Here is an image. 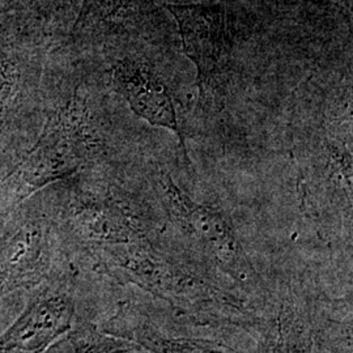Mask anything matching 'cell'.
I'll return each mask as SVG.
<instances>
[{"label": "cell", "mask_w": 353, "mask_h": 353, "mask_svg": "<svg viewBox=\"0 0 353 353\" xmlns=\"http://www.w3.org/2000/svg\"><path fill=\"white\" fill-rule=\"evenodd\" d=\"M165 212L192 249V261L229 290L261 310L270 284L255 270L232 220L220 210L195 202L172 176L159 178Z\"/></svg>", "instance_id": "6da1fadb"}, {"label": "cell", "mask_w": 353, "mask_h": 353, "mask_svg": "<svg viewBox=\"0 0 353 353\" xmlns=\"http://www.w3.org/2000/svg\"><path fill=\"white\" fill-rule=\"evenodd\" d=\"M255 353H352V303L323 300L303 284H270Z\"/></svg>", "instance_id": "7a4b0ae2"}, {"label": "cell", "mask_w": 353, "mask_h": 353, "mask_svg": "<svg viewBox=\"0 0 353 353\" xmlns=\"http://www.w3.org/2000/svg\"><path fill=\"white\" fill-rule=\"evenodd\" d=\"M216 327L181 314L176 318L165 316L148 305L126 301L118 305L102 330L150 353H243L217 338L212 332Z\"/></svg>", "instance_id": "3957f363"}, {"label": "cell", "mask_w": 353, "mask_h": 353, "mask_svg": "<svg viewBox=\"0 0 353 353\" xmlns=\"http://www.w3.org/2000/svg\"><path fill=\"white\" fill-rule=\"evenodd\" d=\"M48 279L26 312L0 336V353H42L71 328L75 274L62 271Z\"/></svg>", "instance_id": "277c9868"}, {"label": "cell", "mask_w": 353, "mask_h": 353, "mask_svg": "<svg viewBox=\"0 0 353 353\" xmlns=\"http://www.w3.org/2000/svg\"><path fill=\"white\" fill-rule=\"evenodd\" d=\"M173 14L182 49L198 72L202 92L224 64L229 50L227 12L220 4H165Z\"/></svg>", "instance_id": "5b68a950"}, {"label": "cell", "mask_w": 353, "mask_h": 353, "mask_svg": "<svg viewBox=\"0 0 353 353\" xmlns=\"http://www.w3.org/2000/svg\"><path fill=\"white\" fill-rule=\"evenodd\" d=\"M50 262L42 228L26 224L0 245V299L48 279Z\"/></svg>", "instance_id": "8992f818"}, {"label": "cell", "mask_w": 353, "mask_h": 353, "mask_svg": "<svg viewBox=\"0 0 353 353\" xmlns=\"http://www.w3.org/2000/svg\"><path fill=\"white\" fill-rule=\"evenodd\" d=\"M118 80L132 112L152 126L174 132L186 156L176 105L164 81L148 65L132 62H126L118 68Z\"/></svg>", "instance_id": "52a82bcc"}, {"label": "cell", "mask_w": 353, "mask_h": 353, "mask_svg": "<svg viewBox=\"0 0 353 353\" xmlns=\"http://www.w3.org/2000/svg\"><path fill=\"white\" fill-rule=\"evenodd\" d=\"M139 348L97 326L81 322L42 353H130Z\"/></svg>", "instance_id": "ba28073f"}, {"label": "cell", "mask_w": 353, "mask_h": 353, "mask_svg": "<svg viewBox=\"0 0 353 353\" xmlns=\"http://www.w3.org/2000/svg\"><path fill=\"white\" fill-rule=\"evenodd\" d=\"M154 0H85L84 8L81 16L88 12L92 7H100V8H110L117 10L119 7H131V6H151ZM80 16V17H81Z\"/></svg>", "instance_id": "9c48e42d"}]
</instances>
